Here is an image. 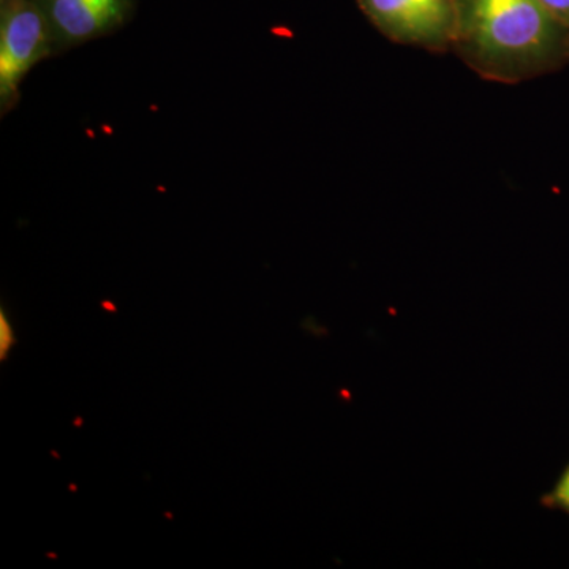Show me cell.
Instances as JSON below:
<instances>
[{
    "instance_id": "3957f363",
    "label": "cell",
    "mask_w": 569,
    "mask_h": 569,
    "mask_svg": "<svg viewBox=\"0 0 569 569\" xmlns=\"http://www.w3.org/2000/svg\"><path fill=\"white\" fill-rule=\"evenodd\" d=\"M358 6L396 43L432 51L455 47L458 0H358Z\"/></svg>"
},
{
    "instance_id": "8992f818",
    "label": "cell",
    "mask_w": 569,
    "mask_h": 569,
    "mask_svg": "<svg viewBox=\"0 0 569 569\" xmlns=\"http://www.w3.org/2000/svg\"><path fill=\"white\" fill-rule=\"evenodd\" d=\"M569 36V0H539Z\"/></svg>"
},
{
    "instance_id": "277c9868",
    "label": "cell",
    "mask_w": 569,
    "mask_h": 569,
    "mask_svg": "<svg viewBox=\"0 0 569 569\" xmlns=\"http://www.w3.org/2000/svg\"><path fill=\"white\" fill-rule=\"evenodd\" d=\"M52 54L118 31L132 18L134 0H39Z\"/></svg>"
},
{
    "instance_id": "5b68a950",
    "label": "cell",
    "mask_w": 569,
    "mask_h": 569,
    "mask_svg": "<svg viewBox=\"0 0 569 569\" xmlns=\"http://www.w3.org/2000/svg\"><path fill=\"white\" fill-rule=\"evenodd\" d=\"M542 503L552 509H560V511L569 515V466L565 468L563 473L557 481L556 488L550 490L548 496L542 498Z\"/></svg>"
},
{
    "instance_id": "6da1fadb",
    "label": "cell",
    "mask_w": 569,
    "mask_h": 569,
    "mask_svg": "<svg viewBox=\"0 0 569 569\" xmlns=\"http://www.w3.org/2000/svg\"><path fill=\"white\" fill-rule=\"evenodd\" d=\"M455 47L497 81L529 80L569 62V36L539 0H458Z\"/></svg>"
},
{
    "instance_id": "7a4b0ae2",
    "label": "cell",
    "mask_w": 569,
    "mask_h": 569,
    "mask_svg": "<svg viewBox=\"0 0 569 569\" xmlns=\"http://www.w3.org/2000/svg\"><path fill=\"white\" fill-rule=\"evenodd\" d=\"M52 54L50 28L39 0H0V107L20 99L26 74Z\"/></svg>"
},
{
    "instance_id": "52a82bcc",
    "label": "cell",
    "mask_w": 569,
    "mask_h": 569,
    "mask_svg": "<svg viewBox=\"0 0 569 569\" xmlns=\"http://www.w3.org/2000/svg\"><path fill=\"white\" fill-rule=\"evenodd\" d=\"M0 348H2V359H6V355L9 353L10 347L14 343L13 331H11L9 321L6 320V313L2 312V320H0Z\"/></svg>"
}]
</instances>
